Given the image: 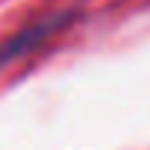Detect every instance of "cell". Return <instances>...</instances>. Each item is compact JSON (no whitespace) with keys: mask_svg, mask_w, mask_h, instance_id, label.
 Masks as SVG:
<instances>
[{"mask_svg":"<svg viewBox=\"0 0 150 150\" xmlns=\"http://www.w3.org/2000/svg\"><path fill=\"white\" fill-rule=\"evenodd\" d=\"M74 18H77L74 12H53L47 18H38V21L27 24L24 30H18L15 35H9L3 44H0V65H9V62H18L24 56H33L53 35H59Z\"/></svg>","mask_w":150,"mask_h":150,"instance_id":"cell-1","label":"cell"}]
</instances>
